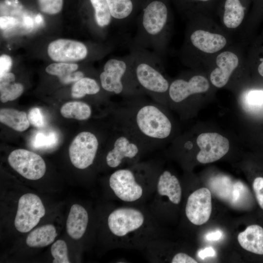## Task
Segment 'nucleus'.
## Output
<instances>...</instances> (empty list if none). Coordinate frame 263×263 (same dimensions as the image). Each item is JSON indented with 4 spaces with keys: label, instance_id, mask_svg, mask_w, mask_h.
Instances as JSON below:
<instances>
[{
    "label": "nucleus",
    "instance_id": "obj_1",
    "mask_svg": "<svg viewBox=\"0 0 263 263\" xmlns=\"http://www.w3.org/2000/svg\"><path fill=\"white\" fill-rule=\"evenodd\" d=\"M143 97L124 98L115 116L116 130L127 134L147 152L159 148L170 135L172 125L163 105Z\"/></svg>",
    "mask_w": 263,
    "mask_h": 263
},
{
    "label": "nucleus",
    "instance_id": "obj_2",
    "mask_svg": "<svg viewBox=\"0 0 263 263\" xmlns=\"http://www.w3.org/2000/svg\"><path fill=\"white\" fill-rule=\"evenodd\" d=\"M187 20L179 56L187 66H206L216 55L235 42L213 17L198 14Z\"/></svg>",
    "mask_w": 263,
    "mask_h": 263
},
{
    "label": "nucleus",
    "instance_id": "obj_3",
    "mask_svg": "<svg viewBox=\"0 0 263 263\" xmlns=\"http://www.w3.org/2000/svg\"><path fill=\"white\" fill-rule=\"evenodd\" d=\"M137 32L132 45L162 56L171 38L173 20L166 0H148L137 21Z\"/></svg>",
    "mask_w": 263,
    "mask_h": 263
},
{
    "label": "nucleus",
    "instance_id": "obj_4",
    "mask_svg": "<svg viewBox=\"0 0 263 263\" xmlns=\"http://www.w3.org/2000/svg\"><path fill=\"white\" fill-rule=\"evenodd\" d=\"M154 219L147 211L136 207L122 206L113 210L107 218L108 228L119 246L138 247L155 241Z\"/></svg>",
    "mask_w": 263,
    "mask_h": 263
},
{
    "label": "nucleus",
    "instance_id": "obj_5",
    "mask_svg": "<svg viewBox=\"0 0 263 263\" xmlns=\"http://www.w3.org/2000/svg\"><path fill=\"white\" fill-rule=\"evenodd\" d=\"M133 73L145 94L162 105L168 100L170 82L165 75L160 56L149 50L131 45Z\"/></svg>",
    "mask_w": 263,
    "mask_h": 263
},
{
    "label": "nucleus",
    "instance_id": "obj_6",
    "mask_svg": "<svg viewBox=\"0 0 263 263\" xmlns=\"http://www.w3.org/2000/svg\"><path fill=\"white\" fill-rule=\"evenodd\" d=\"M157 172L156 167L136 163L113 172L109 177V186L120 200L129 203L136 202L146 195L147 186L156 183Z\"/></svg>",
    "mask_w": 263,
    "mask_h": 263
},
{
    "label": "nucleus",
    "instance_id": "obj_7",
    "mask_svg": "<svg viewBox=\"0 0 263 263\" xmlns=\"http://www.w3.org/2000/svg\"><path fill=\"white\" fill-rule=\"evenodd\" d=\"M99 81L105 91L124 98L145 95L135 79L130 54L108 60L99 75Z\"/></svg>",
    "mask_w": 263,
    "mask_h": 263
},
{
    "label": "nucleus",
    "instance_id": "obj_8",
    "mask_svg": "<svg viewBox=\"0 0 263 263\" xmlns=\"http://www.w3.org/2000/svg\"><path fill=\"white\" fill-rule=\"evenodd\" d=\"M244 45L235 42L216 55L206 65L211 68L209 79L214 86L225 87L236 71L248 64Z\"/></svg>",
    "mask_w": 263,
    "mask_h": 263
},
{
    "label": "nucleus",
    "instance_id": "obj_9",
    "mask_svg": "<svg viewBox=\"0 0 263 263\" xmlns=\"http://www.w3.org/2000/svg\"><path fill=\"white\" fill-rule=\"evenodd\" d=\"M253 0H222L216 16L221 27L233 38L244 32Z\"/></svg>",
    "mask_w": 263,
    "mask_h": 263
},
{
    "label": "nucleus",
    "instance_id": "obj_10",
    "mask_svg": "<svg viewBox=\"0 0 263 263\" xmlns=\"http://www.w3.org/2000/svg\"><path fill=\"white\" fill-rule=\"evenodd\" d=\"M117 132L106 155L107 166L112 169H120L126 163L132 165L136 164L145 151L127 134L118 130Z\"/></svg>",
    "mask_w": 263,
    "mask_h": 263
},
{
    "label": "nucleus",
    "instance_id": "obj_11",
    "mask_svg": "<svg viewBox=\"0 0 263 263\" xmlns=\"http://www.w3.org/2000/svg\"><path fill=\"white\" fill-rule=\"evenodd\" d=\"M45 214L44 206L38 195L30 193L23 194L19 200L15 226L20 232H28L38 224Z\"/></svg>",
    "mask_w": 263,
    "mask_h": 263
},
{
    "label": "nucleus",
    "instance_id": "obj_12",
    "mask_svg": "<svg viewBox=\"0 0 263 263\" xmlns=\"http://www.w3.org/2000/svg\"><path fill=\"white\" fill-rule=\"evenodd\" d=\"M99 146L96 135L84 131L73 139L69 148V155L72 164L83 169L92 165L95 158Z\"/></svg>",
    "mask_w": 263,
    "mask_h": 263
},
{
    "label": "nucleus",
    "instance_id": "obj_13",
    "mask_svg": "<svg viewBox=\"0 0 263 263\" xmlns=\"http://www.w3.org/2000/svg\"><path fill=\"white\" fill-rule=\"evenodd\" d=\"M10 166L23 177L36 180L42 177L46 171V164L38 154L25 149L12 151L8 156Z\"/></svg>",
    "mask_w": 263,
    "mask_h": 263
},
{
    "label": "nucleus",
    "instance_id": "obj_14",
    "mask_svg": "<svg viewBox=\"0 0 263 263\" xmlns=\"http://www.w3.org/2000/svg\"><path fill=\"white\" fill-rule=\"evenodd\" d=\"M209 88V81L201 75L178 77L170 82L168 99L175 103H180L193 95L207 92Z\"/></svg>",
    "mask_w": 263,
    "mask_h": 263
},
{
    "label": "nucleus",
    "instance_id": "obj_15",
    "mask_svg": "<svg viewBox=\"0 0 263 263\" xmlns=\"http://www.w3.org/2000/svg\"><path fill=\"white\" fill-rule=\"evenodd\" d=\"M197 144L200 150L196 156L202 164L215 162L225 156L229 149L228 140L216 132L202 133L198 135Z\"/></svg>",
    "mask_w": 263,
    "mask_h": 263
},
{
    "label": "nucleus",
    "instance_id": "obj_16",
    "mask_svg": "<svg viewBox=\"0 0 263 263\" xmlns=\"http://www.w3.org/2000/svg\"><path fill=\"white\" fill-rule=\"evenodd\" d=\"M47 53L49 57L56 62L75 63L87 57L88 49L80 41L60 38L49 44Z\"/></svg>",
    "mask_w": 263,
    "mask_h": 263
},
{
    "label": "nucleus",
    "instance_id": "obj_17",
    "mask_svg": "<svg viewBox=\"0 0 263 263\" xmlns=\"http://www.w3.org/2000/svg\"><path fill=\"white\" fill-rule=\"evenodd\" d=\"M212 210L211 195L206 188H199L191 193L187 200L186 215L193 224L202 225L209 220Z\"/></svg>",
    "mask_w": 263,
    "mask_h": 263
},
{
    "label": "nucleus",
    "instance_id": "obj_18",
    "mask_svg": "<svg viewBox=\"0 0 263 263\" xmlns=\"http://www.w3.org/2000/svg\"><path fill=\"white\" fill-rule=\"evenodd\" d=\"M155 186V200L166 198L173 204L180 203L182 195L180 183L169 171L165 170L159 172L157 169Z\"/></svg>",
    "mask_w": 263,
    "mask_h": 263
},
{
    "label": "nucleus",
    "instance_id": "obj_19",
    "mask_svg": "<svg viewBox=\"0 0 263 263\" xmlns=\"http://www.w3.org/2000/svg\"><path fill=\"white\" fill-rule=\"evenodd\" d=\"M186 19L198 14L215 17L222 0H175Z\"/></svg>",
    "mask_w": 263,
    "mask_h": 263
},
{
    "label": "nucleus",
    "instance_id": "obj_20",
    "mask_svg": "<svg viewBox=\"0 0 263 263\" xmlns=\"http://www.w3.org/2000/svg\"><path fill=\"white\" fill-rule=\"evenodd\" d=\"M89 222L88 213L81 205L74 204L71 207L66 221V230L72 239L78 240L84 234Z\"/></svg>",
    "mask_w": 263,
    "mask_h": 263
},
{
    "label": "nucleus",
    "instance_id": "obj_21",
    "mask_svg": "<svg viewBox=\"0 0 263 263\" xmlns=\"http://www.w3.org/2000/svg\"><path fill=\"white\" fill-rule=\"evenodd\" d=\"M240 245L245 250L257 255H263V227L258 224L246 227L238 235Z\"/></svg>",
    "mask_w": 263,
    "mask_h": 263
},
{
    "label": "nucleus",
    "instance_id": "obj_22",
    "mask_svg": "<svg viewBox=\"0 0 263 263\" xmlns=\"http://www.w3.org/2000/svg\"><path fill=\"white\" fill-rule=\"evenodd\" d=\"M78 65L75 63L56 62L49 65L45 69L47 73L58 77L64 85L75 82L85 76L84 73L77 71Z\"/></svg>",
    "mask_w": 263,
    "mask_h": 263
},
{
    "label": "nucleus",
    "instance_id": "obj_23",
    "mask_svg": "<svg viewBox=\"0 0 263 263\" xmlns=\"http://www.w3.org/2000/svg\"><path fill=\"white\" fill-rule=\"evenodd\" d=\"M113 18L116 22L124 24L129 21L135 12L133 0H106Z\"/></svg>",
    "mask_w": 263,
    "mask_h": 263
},
{
    "label": "nucleus",
    "instance_id": "obj_24",
    "mask_svg": "<svg viewBox=\"0 0 263 263\" xmlns=\"http://www.w3.org/2000/svg\"><path fill=\"white\" fill-rule=\"evenodd\" d=\"M57 236L55 227L48 224L33 230L26 239L27 245L31 247H42L52 244Z\"/></svg>",
    "mask_w": 263,
    "mask_h": 263
},
{
    "label": "nucleus",
    "instance_id": "obj_25",
    "mask_svg": "<svg viewBox=\"0 0 263 263\" xmlns=\"http://www.w3.org/2000/svg\"><path fill=\"white\" fill-rule=\"evenodd\" d=\"M0 121L18 132L25 131L30 125L25 112L11 108H3L0 110Z\"/></svg>",
    "mask_w": 263,
    "mask_h": 263
},
{
    "label": "nucleus",
    "instance_id": "obj_26",
    "mask_svg": "<svg viewBox=\"0 0 263 263\" xmlns=\"http://www.w3.org/2000/svg\"><path fill=\"white\" fill-rule=\"evenodd\" d=\"M15 75L11 72L7 73L0 77V99L1 102L6 103L19 97L24 91L23 86L19 83H16Z\"/></svg>",
    "mask_w": 263,
    "mask_h": 263
},
{
    "label": "nucleus",
    "instance_id": "obj_27",
    "mask_svg": "<svg viewBox=\"0 0 263 263\" xmlns=\"http://www.w3.org/2000/svg\"><path fill=\"white\" fill-rule=\"evenodd\" d=\"M92 113L90 105L82 101L68 102L64 104L60 108V113L63 117L78 120L88 119Z\"/></svg>",
    "mask_w": 263,
    "mask_h": 263
},
{
    "label": "nucleus",
    "instance_id": "obj_28",
    "mask_svg": "<svg viewBox=\"0 0 263 263\" xmlns=\"http://www.w3.org/2000/svg\"><path fill=\"white\" fill-rule=\"evenodd\" d=\"M101 88L95 79L84 76L73 85L71 96L74 98H81L86 95H95L100 92Z\"/></svg>",
    "mask_w": 263,
    "mask_h": 263
},
{
    "label": "nucleus",
    "instance_id": "obj_29",
    "mask_svg": "<svg viewBox=\"0 0 263 263\" xmlns=\"http://www.w3.org/2000/svg\"><path fill=\"white\" fill-rule=\"evenodd\" d=\"M92 7L94 21L100 29L108 27L113 21L106 0H89Z\"/></svg>",
    "mask_w": 263,
    "mask_h": 263
},
{
    "label": "nucleus",
    "instance_id": "obj_30",
    "mask_svg": "<svg viewBox=\"0 0 263 263\" xmlns=\"http://www.w3.org/2000/svg\"><path fill=\"white\" fill-rule=\"evenodd\" d=\"M246 58L248 64L255 65L258 73L263 77V32L251 44Z\"/></svg>",
    "mask_w": 263,
    "mask_h": 263
},
{
    "label": "nucleus",
    "instance_id": "obj_31",
    "mask_svg": "<svg viewBox=\"0 0 263 263\" xmlns=\"http://www.w3.org/2000/svg\"><path fill=\"white\" fill-rule=\"evenodd\" d=\"M57 141V134L54 132H38L33 139L32 145L37 149H48L56 144Z\"/></svg>",
    "mask_w": 263,
    "mask_h": 263
},
{
    "label": "nucleus",
    "instance_id": "obj_32",
    "mask_svg": "<svg viewBox=\"0 0 263 263\" xmlns=\"http://www.w3.org/2000/svg\"><path fill=\"white\" fill-rule=\"evenodd\" d=\"M51 252L54 258L53 263H69L67 245L65 242L57 240L51 246Z\"/></svg>",
    "mask_w": 263,
    "mask_h": 263
},
{
    "label": "nucleus",
    "instance_id": "obj_33",
    "mask_svg": "<svg viewBox=\"0 0 263 263\" xmlns=\"http://www.w3.org/2000/svg\"><path fill=\"white\" fill-rule=\"evenodd\" d=\"M36 1L39 10L49 15H54L60 13L64 3V0H36Z\"/></svg>",
    "mask_w": 263,
    "mask_h": 263
},
{
    "label": "nucleus",
    "instance_id": "obj_34",
    "mask_svg": "<svg viewBox=\"0 0 263 263\" xmlns=\"http://www.w3.org/2000/svg\"><path fill=\"white\" fill-rule=\"evenodd\" d=\"M263 17V0H253L252 5L243 32L244 35L253 21Z\"/></svg>",
    "mask_w": 263,
    "mask_h": 263
},
{
    "label": "nucleus",
    "instance_id": "obj_35",
    "mask_svg": "<svg viewBox=\"0 0 263 263\" xmlns=\"http://www.w3.org/2000/svg\"><path fill=\"white\" fill-rule=\"evenodd\" d=\"M30 124L38 128H42L46 126V121L41 110L38 107L31 109L27 115Z\"/></svg>",
    "mask_w": 263,
    "mask_h": 263
},
{
    "label": "nucleus",
    "instance_id": "obj_36",
    "mask_svg": "<svg viewBox=\"0 0 263 263\" xmlns=\"http://www.w3.org/2000/svg\"><path fill=\"white\" fill-rule=\"evenodd\" d=\"M245 103L251 106H259L263 105V90H252L244 94Z\"/></svg>",
    "mask_w": 263,
    "mask_h": 263
},
{
    "label": "nucleus",
    "instance_id": "obj_37",
    "mask_svg": "<svg viewBox=\"0 0 263 263\" xmlns=\"http://www.w3.org/2000/svg\"><path fill=\"white\" fill-rule=\"evenodd\" d=\"M252 185L257 203L263 210V176L255 177Z\"/></svg>",
    "mask_w": 263,
    "mask_h": 263
},
{
    "label": "nucleus",
    "instance_id": "obj_38",
    "mask_svg": "<svg viewBox=\"0 0 263 263\" xmlns=\"http://www.w3.org/2000/svg\"><path fill=\"white\" fill-rule=\"evenodd\" d=\"M12 63V59L10 56L2 54L0 56V77L9 72Z\"/></svg>",
    "mask_w": 263,
    "mask_h": 263
},
{
    "label": "nucleus",
    "instance_id": "obj_39",
    "mask_svg": "<svg viewBox=\"0 0 263 263\" xmlns=\"http://www.w3.org/2000/svg\"><path fill=\"white\" fill-rule=\"evenodd\" d=\"M18 23L17 19L8 16L0 17V28L1 30H6L14 27Z\"/></svg>",
    "mask_w": 263,
    "mask_h": 263
},
{
    "label": "nucleus",
    "instance_id": "obj_40",
    "mask_svg": "<svg viewBox=\"0 0 263 263\" xmlns=\"http://www.w3.org/2000/svg\"><path fill=\"white\" fill-rule=\"evenodd\" d=\"M171 263H197V262L188 254L179 252L176 253L171 259Z\"/></svg>",
    "mask_w": 263,
    "mask_h": 263
},
{
    "label": "nucleus",
    "instance_id": "obj_41",
    "mask_svg": "<svg viewBox=\"0 0 263 263\" xmlns=\"http://www.w3.org/2000/svg\"><path fill=\"white\" fill-rule=\"evenodd\" d=\"M215 254V251L211 247H206L198 252V256L202 259H204L207 257H213Z\"/></svg>",
    "mask_w": 263,
    "mask_h": 263
},
{
    "label": "nucleus",
    "instance_id": "obj_42",
    "mask_svg": "<svg viewBox=\"0 0 263 263\" xmlns=\"http://www.w3.org/2000/svg\"><path fill=\"white\" fill-rule=\"evenodd\" d=\"M222 233L220 231H216L208 233L206 239L208 241H217L222 237Z\"/></svg>",
    "mask_w": 263,
    "mask_h": 263
}]
</instances>
